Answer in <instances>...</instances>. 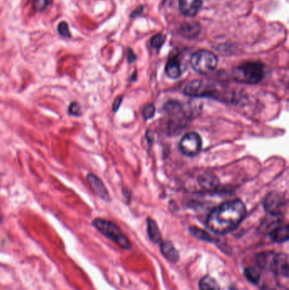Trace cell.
I'll use <instances>...</instances> for the list:
<instances>
[{"label":"cell","instance_id":"obj_15","mask_svg":"<svg viewBox=\"0 0 289 290\" xmlns=\"http://www.w3.org/2000/svg\"><path fill=\"white\" fill-rule=\"evenodd\" d=\"M200 186L206 190H214L219 185L217 178L212 174H204L199 178Z\"/></svg>","mask_w":289,"mask_h":290},{"label":"cell","instance_id":"obj_11","mask_svg":"<svg viewBox=\"0 0 289 290\" xmlns=\"http://www.w3.org/2000/svg\"><path fill=\"white\" fill-rule=\"evenodd\" d=\"M165 72L168 77L172 79L180 78L183 74V67L180 59L177 56L171 57L165 66Z\"/></svg>","mask_w":289,"mask_h":290},{"label":"cell","instance_id":"obj_13","mask_svg":"<svg viewBox=\"0 0 289 290\" xmlns=\"http://www.w3.org/2000/svg\"><path fill=\"white\" fill-rule=\"evenodd\" d=\"M270 238L276 243H283L289 240V226H279L270 233Z\"/></svg>","mask_w":289,"mask_h":290},{"label":"cell","instance_id":"obj_3","mask_svg":"<svg viewBox=\"0 0 289 290\" xmlns=\"http://www.w3.org/2000/svg\"><path fill=\"white\" fill-rule=\"evenodd\" d=\"M93 225L98 231L116 243L121 249L129 250L131 248L130 240L121 232V228L114 222L105 219L95 218L93 221Z\"/></svg>","mask_w":289,"mask_h":290},{"label":"cell","instance_id":"obj_21","mask_svg":"<svg viewBox=\"0 0 289 290\" xmlns=\"http://www.w3.org/2000/svg\"><path fill=\"white\" fill-rule=\"evenodd\" d=\"M165 109L166 112L171 114V115H176L177 113L180 112L182 110V104L175 101V100H171L169 101L168 103L165 104Z\"/></svg>","mask_w":289,"mask_h":290},{"label":"cell","instance_id":"obj_19","mask_svg":"<svg viewBox=\"0 0 289 290\" xmlns=\"http://www.w3.org/2000/svg\"><path fill=\"white\" fill-rule=\"evenodd\" d=\"M189 231L190 234H192L193 237H197L200 240L205 241V242H214V238L212 237L211 235L203 229L194 227V228H190Z\"/></svg>","mask_w":289,"mask_h":290},{"label":"cell","instance_id":"obj_2","mask_svg":"<svg viewBox=\"0 0 289 290\" xmlns=\"http://www.w3.org/2000/svg\"><path fill=\"white\" fill-rule=\"evenodd\" d=\"M265 71L263 64L247 62L234 69L232 73L235 81L243 84H257L264 78Z\"/></svg>","mask_w":289,"mask_h":290},{"label":"cell","instance_id":"obj_26","mask_svg":"<svg viewBox=\"0 0 289 290\" xmlns=\"http://www.w3.org/2000/svg\"><path fill=\"white\" fill-rule=\"evenodd\" d=\"M155 114H156V107L154 105H149L143 109V116L146 120L152 118L153 116H155Z\"/></svg>","mask_w":289,"mask_h":290},{"label":"cell","instance_id":"obj_25","mask_svg":"<svg viewBox=\"0 0 289 290\" xmlns=\"http://www.w3.org/2000/svg\"><path fill=\"white\" fill-rule=\"evenodd\" d=\"M58 31H59V35L65 38H71V33L69 31L68 25L66 22H61L59 23L58 26Z\"/></svg>","mask_w":289,"mask_h":290},{"label":"cell","instance_id":"obj_17","mask_svg":"<svg viewBox=\"0 0 289 290\" xmlns=\"http://www.w3.org/2000/svg\"><path fill=\"white\" fill-rule=\"evenodd\" d=\"M199 290H221L220 285L217 281L214 280L210 276L203 278L199 282Z\"/></svg>","mask_w":289,"mask_h":290},{"label":"cell","instance_id":"obj_9","mask_svg":"<svg viewBox=\"0 0 289 290\" xmlns=\"http://www.w3.org/2000/svg\"><path fill=\"white\" fill-rule=\"evenodd\" d=\"M87 181L90 185L91 188L93 189V192L96 193L101 200L106 201V202L110 201L109 192L107 190L105 184L98 176L93 174V173H88L87 175Z\"/></svg>","mask_w":289,"mask_h":290},{"label":"cell","instance_id":"obj_8","mask_svg":"<svg viewBox=\"0 0 289 290\" xmlns=\"http://www.w3.org/2000/svg\"><path fill=\"white\" fill-rule=\"evenodd\" d=\"M270 271L280 278H289V257L287 254L279 253L274 256Z\"/></svg>","mask_w":289,"mask_h":290},{"label":"cell","instance_id":"obj_27","mask_svg":"<svg viewBox=\"0 0 289 290\" xmlns=\"http://www.w3.org/2000/svg\"><path fill=\"white\" fill-rule=\"evenodd\" d=\"M121 102H122V97H117L115 99V101L113 102V105H112V109L114 112H117V110L121 106Z\"/></svg>","mask_w":289,"mask_h":290},{"label":"cell","instance_id":"obj_23","mask_svg":"<svg viewBox=\"0 0 289 290\" xmlns=\"http://www.w3.org/2000/svg\"><path fill=\"white\" fill-rule=\"evenodd\" d=\"M68 114L70 116L75 117L81 116V107L78 101H72L69 105Z\"/></svg>","mask_w":289,"mask_h":290},{"label":"cell","instance_id":"obj_7","mask_svg":"<svg viewBox=\"0 0 289 290\" xmlns=\"http://www.w3.org/2000/svg\"><path fill=\"white\" fill-rule=\"evenodd\" d=\"M287 202L283 194L271 193L268 194L264 201V209L273 215H280L284 212L287 208Z\"/></svg>","mask_w":289,"mask_h":290},{"label":"cell","instance_id":"obj_14","mask_svg":"<svg viewBox=\"0 0 289 290\" xmlns=\"http://www.w3.org/2000/svg\"><path fill=\"white\" fill-rule=\"evenodd\" d=\"M147 231L149 234V237L154 243H158L161 242V234L158 229V225L156 221L153 219H147Z\"/></svg>","mask_w":289,"mask_h":290},{"label":"cell","instance_id":"obj_28","mask_svg":"<svg viewBox=\"0 0 289 290\" xmlns=\"http://www.w3.org/2000/svg\"><path fill=\"white\" fill-rule=\"evenodd\" d=\"M261 290H274L272 289H270V288L268 287H264L263 289H261Z\"/></svg>","mask_w":289,"mask_h":290},{"label":"cell","instance_id":"obj_24","mask_svg":"<svg viewBox=\"0 0 289 290\" xmlns=\"http://www.w3.org/2000/svg\"><path fill=\"white\" fill-rule=\"evenodd\" d=\"M165 36L162 34H157L151 39V46L154 49L158 50L162 47V45L165 43Z\"/></svg>","mask_w":289,"mask_h":290},{"label":"cell","instance_id":"obj_1","mask_svg":"<svg viewBox=\"0 0 289 290\" xmlns=\"http://www.w3.org/2000/svg\"><path fill=\"white\" fill-rule=\"evenodd\" d=\"M245 215V205L241 200L226 201L212 211L206 225L214 234H227L237 228Z\"/></svg>","mask_w":289,"mask_h":290},{"label":"cell","instance_id":"obj_16","mask_svg":"<svg viewBox=\"0 0 289 290\" xmlns=\"http://www.w3.org/2000/svg\"><path fill=\"white\" fill-rule=\"evenodd\" d=\"M275 255L276 253L274 252H264L259 254L258 256H256L257 265L261 268L270 270Z\"/></svg>","mask_w":289,"mask_h":290},{"label":"cell","instance_id":"obj_18","mask_svg":"<svg viewBox=\"0 0 289 290\" xmlns=\"http://www.w3.org/2000/svg\"><path fill=\"white\" fill-rule=\"evenodd\" d=\"M261 271L258 269L255 268V266L247 267L244 270V276L248 280L253 284H257L261 279Z\"/></svg>","mask_w":289,"mask_h":290},{"label":"cell","instance_id":"obj_12","mask_svg":"<svg viewBox=\"0 0 289 290\" xmlns=\"http://www.w3.org/2000/svg\"><path fill=\"white\" fill-rule=\"evenodd\" d=\"M160 251L162 255L171 262H177L179 260V252L170 241H164L160 243Z\"/></svg>","mask_w":289,"mask_h":290},{"label":"cell","instance_id":"obj_22","mask_svg":"<svg viewBox=\"0 0 289 290\" xmlns=\"http://www.w3.org/2000/svg\"><path fill=\"white\" fill-rule=\"evenodd\" d=\"M53 0H33L32 7L36 12H43L50 6Z\"/></svg>","mask_w":289,"mask_h":290},{"label":"cell","instance_id":"obj_20","mask_svg":"<svg viewBox=\"0 0 289 290\" xmlns=\"http://www.w3.org/2000/svg\"><path fill=\"white\" fill-rule=\"evenodd\" d=\"M199 26L196 24H189L187 23L185 26H183L182 34H184L186 38H193L196 35L199 34Z\"/></svg>","mask_w":289,"mask_h":290},{"label":"cell","instance_id":"obj_6","mask_svg":"<svg viewBox=\"0 0 289 290\" xmlns=\"http://www.w3.org/2000/svg\"><path fill=\"white\" fill-rule=\"evenodd\" d=\"M184 94L187 96L195 97H216L217 91L212 85L208 84L205 81L197 80L187 83L184 88Z\"/></svg>","mask_w":289,"mask_h":290},{"label":"cell","instance_id":"obj_29","mask_svg":"<svg viewBox=\"0 0 289 290\" xmlns=\"http://www.w3.org/2000/svg\"><path fill=\"white\" fill-rule=\"evenodd\" d=\"M2 221H3L2 220V215H1V213H0V222H2Z\"/></svg>","mask_w":289,"mask_h":290},{"label":"cell","instance_id":"obj_5","mask_svg":"<svg viewBox=\"0 0 289 290\" xmlns=\"http://www.w3.org/2000/svg\"><path fill=\"white\" fill-rule=\"evenodd\" d=\"M179 149L185 156H197L202 149V139L197 132H188L184 135L180 141Z\"/></svg>","mask_w":289,"mask_h":290},{"label":"cell","instance_id":"obj_10","mask_svg":"<svg viewBox=\"0 0 289 290\" xmlns=\"http://www.w3.org/2000/svg\"><path fill=\"white\" fill-rule=\"evenodd\" d=\"M202 8V0H179V9L184 16H197Z\"/></svg>","mask_w":289,"mask_h":290},{"label":"cell","instance_id":"obj_4","mask_svg":"<svg viewBox=\"0 0 289 290\" xmlns=\"http://www.w3.org/2000/svg\"><path fill=\"white\" fill-rule=\"evenodd\" d=\"M191 66L199 74H208L216 68L218 59L214 53L208 50H199L190 59Z\"/></svg>","mask_w":289,"mask_h":290}]
</instances>
